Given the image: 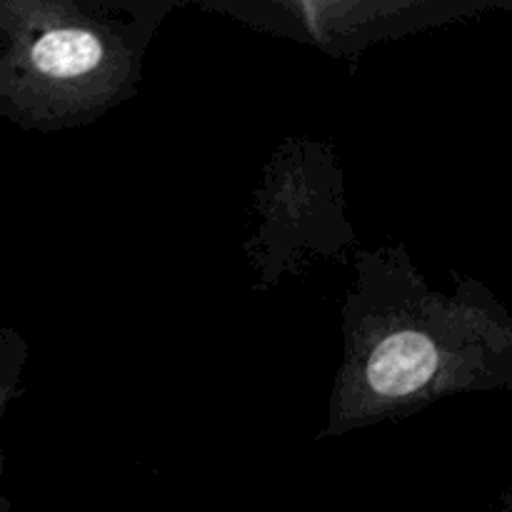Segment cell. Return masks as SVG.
<instances>
[{
  "instance_id": "1",
  "label": "cell",
  "mask_w": 512,
  "mask_h": 512,
  "mask_svg": "<svg viewBox=\"0 0 512 512\" xmlns=\"http://www.w3.org/2000/svg\"><path fill=\"white\" fill-rule=\"evenodd\" d=\"M438 368V350L418 333L390 335L368 363V383L383 398H405L423 388Z\"/></svg>"
},
{
  "instance_id": "2",
  "label": "cell",
  "mask_w": 512,
  "mask_h": 512,
  "mask_svg": "<svg viewBox=\"0 0 512 512\" xmlns=\"http://www.w3.org/2000/svg\"><path fill=\"white\" fill-rule=\"evenodd\" d=\"M33 60L38 70L50 78H75L93 70L103 60V45L85 30H53L35 43Z\"/></svg>"
}]
</instances>
